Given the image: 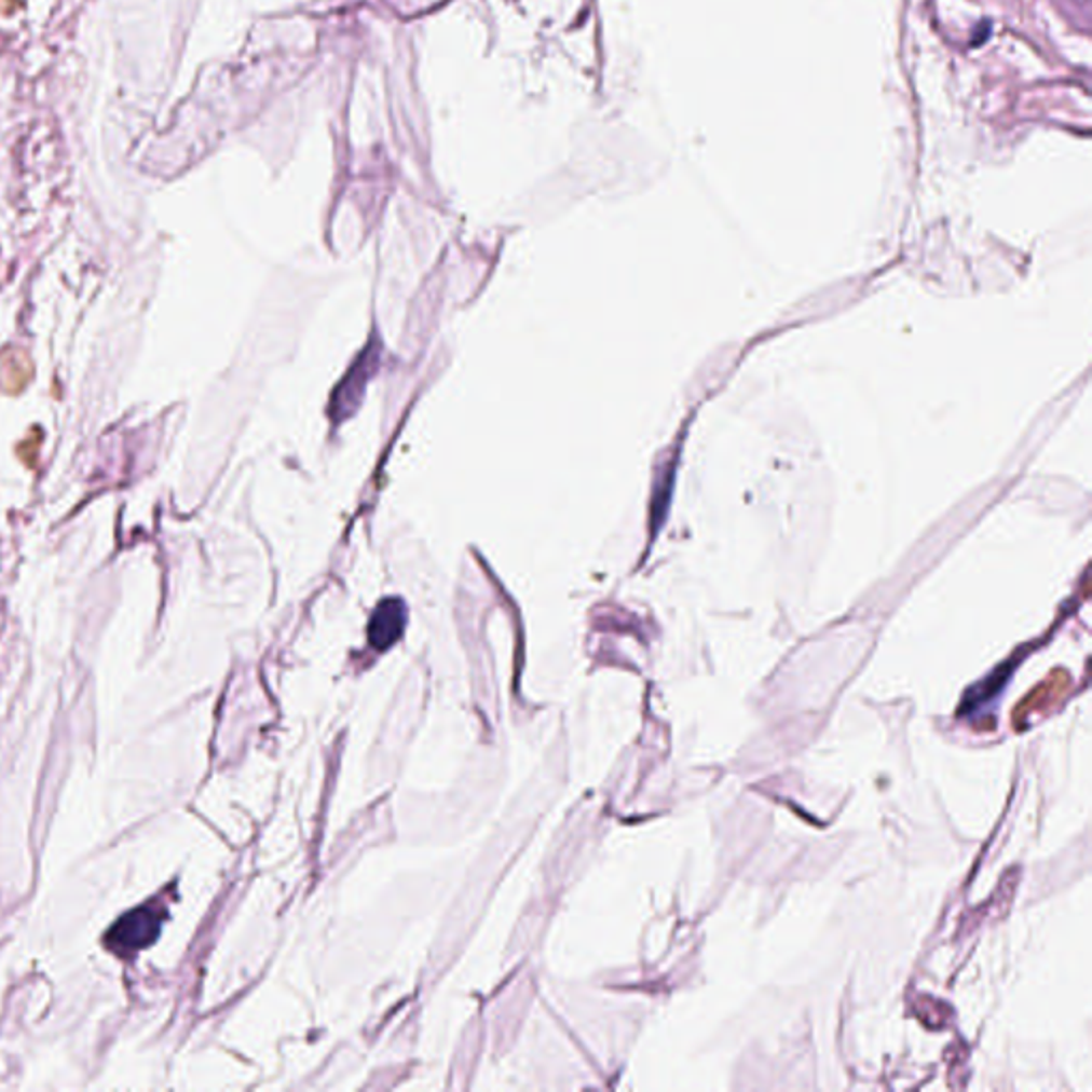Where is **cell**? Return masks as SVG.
<instances>
[{
  "mask_svg": "<svg viewBox=\"0 0 1092 1092\" xmlns=\"http://www.w3.org/2000/svg\"><path fill=\"white\" fill-rule=\"evenodd\" d=\"M378 365H380V342L373 336L371 342L365 346L364 353L355 359V364L349 367L346 376L340 380V384L331 393L329 417L336 425H342L344 421L353 419L355 412L361 408L367 382L373 378Z\"/></svg>",
  "mask_w": 1092,
  "mask_h": 1092,
  "instance_id": "cell-1",
  "label": "cell"
},
{
  "mask_svg": "<svg viewBox=\"0 0 1092 1092\" xmlns=\"http://www.w3.org/2000/svg\"><path fill=\"white\" fill-rule=\"evenodd\" d=\"M406 624H408L406 602L399 600V598H386V600H382L376 606V611L371 613V619H369V626H367L369 644L376 651L391 649L399 638L404 637Z\"/></svg>",
  "mask_w": 1092,
  "mask_h": 1092,
  "instance_id": "cell-2",
  "label": "cell"
},
{
  "mask_svg": "<svg viewBox=\"0 0 1092 1092\" xmlns=\"http://www.w3.org/2000/svg\"><path fill=\"white\" fill-rule=\"evenodd\" d=\"M159 932V917L152 907L133 911L109 932L107 943L118 952H133L148 945Z\"/></svg>",
  "mask_w": 1092,
  "mask_h": 1092,
  "instance_id": "cell-3",
  "label": "cell"
}]
</instances>
